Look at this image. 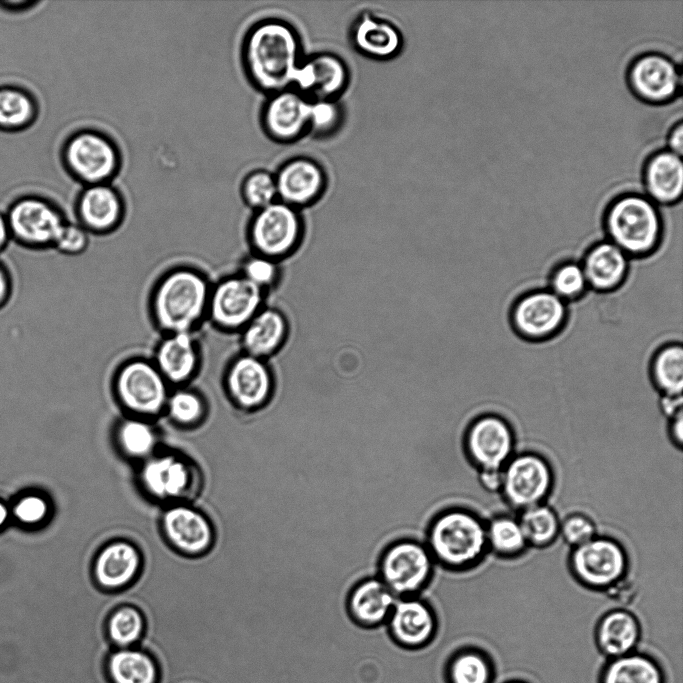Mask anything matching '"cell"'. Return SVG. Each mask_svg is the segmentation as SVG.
<instances>
[{"label": "cell", "mask_w": 683, "mask_h": 683, "mask_svg": "<svg viewBox=\"0 0 683 683\" xmlns=\"http://www.w3.org/2000/svg\"><path fill=\"white\" fill-rule=\"evenodd\" d=\"M241 58L251 84L268 95L292 87L294 73L303 60L297 30L279 18H265L246 32Z\"/></svg>", "instance_id": "cell-1"}, {"label": "cell", "mask_w": 683, "mask_h": 683, "mask_svg": "<svg viewBox=\"0 0 683 683\" xmlns=\"http://www.w3.org/2000/svg\"><path fill=\"white\" fill-rule=\"evenodd\" d=\"M211 285L191 267H175L157 281L150 307L153 320L165 334L190 332L207 317Z\"/></svg>", "instance_id": "cell-2"}, {"label": "cell", "mask_w": 683, "mask_h": 683, "mask_svg": "<svg viewBox=\"0 0 683 683\" xmlns=\"http://www.w3.org/2000/svg\"><path fill=\"white\" fill-rule=\"evenodd\" d=\"M424 543L435 564L443 569L470 570L481 563L488 551L486 522L467 508H446L428 523Z\"/></svg>", "instance_id": "cell-3"}, {"label": "cell", "mask_w": 683, "mask_h": 683, "mask_svg": "<svg viewBox=\"0 0 683 683\" xmlns=\"http://www.w3.org/2000/svg\"><path fill=\"white\" fill-rule=\"evenodd\" d=\"M608 240L630 259L652 255L660 246L663 221L656 204L638 193L623 194L604 217Z\"/></svg>", "instance_id": "cell-4"}, {"label": "cell", "mask_w": 683, "mask_h": 683, "mask_svg": "<svg viewBox=\"0 0 683 683\" xmlns=\"http://www.w3.org/2000/svg\"><path fill=\"white\" fill-rule=\"evenodd\" d=\"M435 562L424 542L410 537L390 542L380 553L377 577L398 598L417 596L429 585Z\"/></svg>", "instance_id": "cell-5"}, {"label": "cell", "mask_w": 683, "mask_h": 683, "mask_svg": "<svg viewBox=\"0 0 683 683\" xmlns=\"http://www.w3.org/2000/svg\"><path fill=\"white\" fill-rule=\"evenodd\" d=\"M62 159L69 174L84 186L111 183L122 164L116 142L93 128L80 129L69 136Z\"/></svg>", "instance_id": "cell-6"}, {"label": "cell", "mask_w": 683, "mask_h": 683, "mask_svg": "<svg viewBox=\"0 0 683 683\" xmlns=\"http://www.w3.org/2000/svg\"><path fill=\"white\" fill-rule=\"evenodd\" d=\"M171 389L152 359L131 358L113 377L117 401L133 416L148 418L163 413Z\"/></svg>", "instance_id": "cell-7"}, {"label": "cell", "mask_w": 683, "mask_h": 683, "mask_svg": "<svg viewBox=\"0 0 683 683\" xmlns=\"http://www.w3.org/2000/svg\"><path fill=\"white\" fill-rule=\"evenodd\" d=\"M300 210L276 200L254 211L248 224V241L253 253L280 262L293 255L304 237Z\"/></svg>", "instance_id": "cell-8"}, {"label": "cell", "mask_w": 683, "mask_h": 683, "mask_svg": "<svg viewBox=\"0 0 683 683\" xmlns=\"http://www.w3.org/2000/svg\"><path fill=\"white\" fill-rule=\"evenodd\" d=\"M568 568L580 585L592 591L604 592L628 576L629 556L618 540L597 534L571 549Z\"/></svg>", "instance_id": "cell-9"}, {"label": "cell", "mask_w": 683, "mask_h": 683, "mask_svg": "<svg viewBox=\"0 0 683 683\" xmlns=\"http://www.w3.org/2000/svg\"><path fill=\"white\" fill-rule=\"evenodd\" d=\"M502 472L500 494L507 505L518 512L545 503L555 484L551 464L536 452L514 454Z\"/></svg>", "instance_id": "cell-10"}, {"label": "cell", "mask_w": 683, "mask_h": 683, "mask_svg": "<svg viewBox=\"0 0 683 683\" xmlns=\"http://www.w3.org/2000/svg\"><path fill=\"white\" fill-rule=\"evenodd\" d=\"M265 295L239 273L227 276L211 287L207 317L218 329L240 332L264 307Z\"/></svg>", "instance_id": "cell-11"}, {"label": "cell", "mask_w": 683, "mask_h": 683, "mask_svg": "<svg viewBox=\"0 0 683 683\" xmlns=\"http://www.w3.org/2000/svg\"><path fill=\"white\" fill-rule=\"evenodd\" d=\"M515 445L511 424L494 413L473 419L463 436L465 456L477 470L502 469L515 454Z\"/></svg>", "instance_id": "cell-12"}, {"label": "cell", "mask_w": 683, "mask_h": 683, "mask_svg": "<svg viewBox=\"0 0 683 683\" xmlns=\"http://www.w3.org/2000/svg\"><path fill=\"white\" fill-rule=\"evenodd\" d=\"M568 317L567 303L548 288L529 291L513 304L510 321L515 332L539 342L557 335Z\"/></svg>", "instance_id": "cell-13"}, {"label": "cell", "mask_w": 683, "mask_h": 683, "mask_svg": "<svg viewBox=\"0 0 683 683\" xmlns=\"http://www.w3.org/2000/svg\"><path fill=\"white\" fill-rule=\"evenodd\" d=\"M224 387L236 407L248 412L257 411L273 397L274 375L267 360L241 352L226 368Z\"/></svg>", "instance_id": "cell-14"}, {"label": "cell", "mask_w": 683, "mask_h": 683, "mask_svg": "<svg viewBox=\"0 0 683 683\" xmlns=\"http://www.w3.org/2000/svg\"><path fill=\"white\" fill-rule=\"evenodd\" d=\"M6 218L11 238L30 249L53 247L66 222L56 206L36 197L16 201Z\"/></svg>", "instance_id": "cell-15"}, {"label": "cell", "mask_w": 683, "mask_h": 683, "mask_svg": "<svg viewBox=\"0 0 683 683\" xmlns=\"http://www.w3.org/2000/svg\"><path fill=\"white\" fill-rule=\"evenodd\" d=\"M310 101L292 87L268 95L260 114L266 135L275 142L289 144L307 134Z\"/></svg>", "instance_id": "cell-16"}, {"label": "cell", "mask_w": 683, "mask_h": 683, "mask_svg": "<svg viewBox=\"0 0 683 683\" xmlns=\"http://www.w3.org/2000/svg\"><path fill=\"white\" fill-rule=\"evenodd\" d=\"M350 71L346 62L332 52H317L303 58L292 88L310 99H337L347 89Z\"/></svg>", "instance_id": "cell-17"}, {"label": "cell", "mask_w": 683, "mask_h": 683, "mask_svg": "<svg viewBox=\"0 0 683 683\" xmlns=\"http://www.w3.org/2000/svg\"><path fill=\"white\" fill-rule=\"evenodd\" d=\"M277 198L298 210L316 203L327 187L322 165L307 156H295L283 162L274 173Z\"/></svg>", "instance_id": "cell-18"}, {"label": "cell", "mask_w": 683, "mask_h": 683, "mask_svg": "<svg viewBox=\"0 0 683 683\" xmlns=\"http://www.w3.org/2000/svg\"><path fill=\"white\" fill-rule=\"evenodd\" d=\"M628 82L636 96L648 103L660 104L677 95L681 88V75L668 56L648 52L632 62Z\"/></svg>", "instance_id": "cell-19"}, {"label": "cell", "mask_w": 683, "mask_h": 683, "mask_svg": "<svg viewBox=\"0 0 683 683\" xmlns=\"http://www.w3.org/2000/svg\"><path fill=\"white\" fill-rule=\"evenodd\" d=\"M125 210L121 193L111 183L84 186L75 203L79 224L94 234H106L117 229L124 219Z\"/></svg>", "instance_id": "cell-20"}, {"label": "cell", "mask_w": 683, "mask_h": 683, "mask_svg": "<svg viewBox=\"0 0 683 683\" xmlns=\"http://www.w3.org/2000/svg\"><path fill=\"white\" fill-rule=\"evenodd\" d=\"M395 642L408 648L425 645L437 629L434 609L418 596L398 598L387 620Z\"/></svg>", "instance_id": "cell-21"}, {"label": "cell", "mask_w": 683, "mask_h": 683, "mask_svg": "<svg viewBox=\"0 0 683 683\" xmlns=\"http://www.w3.org/2000/svg\"><path fill=\"white\" fill-rule=\"evenodd\" d=\"M172 387L185 386L200 365L199 345L194 333H169L157 344L152 359Z\"/></svg>", "instance_id": "cell-22"}, {"label": "cell", "mask_w": 683, "mask_h": 683, "mask_svg": "<svg viewBox=\"0 0 683 683\" xmlns=\"http://www.w3.org/2000/svg\"><path fill=\"white\" fill-rule=\"evenodd\" d=\"M349 35L358 53L379 61L398 56L404 43L402 33L395 24L371 12H362L355 18Z\"/></svg>", "instance_id": "cell-23"}, {"label": "cell", "mask_w": 683, "mask_h": 683, "mask_svg": "<svg viewBox=\"0 0 683 683\" xmlns=\"http://www.w3.org/2000/svg\"><path fill=\"white\" fill-rule=\"evenodd\" d=\"M397 598L377 576H368L349 590L345 608L350 619L365 628L387 622Z\"/></svg>", "instance_id": "cell-24"}, {"label": "cell", "mask_w": 683, "mask_h": 683, "mask_svg": "<svg viewBox=\"0 0 683 683\" xmlns=\"http://www.w3.org/2000/svg\"><path fill=\"white\" fill-rule=\"evenodd\" d=\"M630 258L608 239L595 243L580 262L588 287L598 293H610L627 279Z\"/></svg>", "instance_id": "cell-25"}, {"label": "cell", "mask_w": 683, "mask_h": 683, "mask_svg": "<svg viewBox=\"0 0 683 683\" xmlns=\"http://www.w3.org/2000/svg\"><path fill=\"white\" fill-rule=\"evenodd\" d=\"M239 334L242 352L268 360L286 343L289 323L282 311L264 306L241 329Z\"/></svg>", "instance_id": "cell-26"}, {"label": "cell", "mask_w": 683, "mask_h": 683, "mask_svg": "<svg viewBox=\"0 0 683 683\" xmlns=\"http://www.w3.org/2000/svg\"><path fill=\"white\" fill-rule=\"evenodd\" d=\"M162 526L170 543L186 554L203 553L213 539L208 520L187 506L169 508L163 515Z\"/></svg>", "instance_id": "cell-27"}, {"label": "cell", "mask_w": 683, "mask_h": 683, "mask_svg": "<svg viewBox=\"0 0 683 683\" xmlns=\"http://www.w3.org/2000/svg\"><path fill=\"white\" fill-rule=\"evenodd\" d=\"M640 637V622L626 608H614L605 612L594 630L597 649L610 659L633 652Z\"/></svg>", "instance_id": "cell-28"}, {"label": "cell", "mask_w": 683, "mask_h": 683, "mask_svg": "<svg viewBox=\"0 0 683 683\" xmlns=\"http://www.w3.org/2000/svg\"><path fill=\"white\" fill-rule=\"evenodd\" d=\"M645 189L655 204L671 205L683 193V163L681 156L662 150L646 162L643 172Z\"/></svg>", "instance_id": "cell-29"}, {"label": "cell", "mask_w": 683, "mask_h": 683, "mask_svg": "<svg viewBox=\"0 0 683 683\" xmlns=\"http://www.w3.org/2000/svg\"><path fill=\"white\" fill-rule=\"evenodd\" d=\"M141 478L146 490L154 497L176 499L189 488L191 471L183 460L163 455L152 457L145 463Z\"/></svg>", "instance_id": "cell-30"}, {"label": "cell", "mask_w": 683, "mask_h": 683, "mask_svg": "<svg viewBox=\"0 0 683 683\" xmlns=\"http://www.w3.org/2000/svg\"><path fill=\"white\" fill-rule=\"evenodd\" d=\"M140 555L137 549L127 542H114L104 547L98 554L94 574L99 585L113 589L128 584L137 574Z\"/></svg>", "instance_id": "cell-31"}, {"label": "cell", "mask_w": 683, "mask_h": 683, "mask_svg": "<svg viewBox=\"0 0 683 683\" xmlns=\"http://www.w3.org/2000/svg\"><path fill=\"white\" fill-rule=\"evenodd\" d=\"M599 683H665L660 665L638 652L609 659L603 666Z\"/></svg>", "instance_id": "cell-32"}, {"label": "cell", "mask_w": 683, "mask_h": 683, "mask_svg": "<svg viewBox=\"0 0 683 683\" xmlns=\"http://www.w3.org/2000/svg\"><path fill=\"white\" fill-rule=\"evenodd\" d=\"M113 683H157L158 668L153 658L135 648L114 651L107 662Z\"/></svg>", "instance_id": "cell-33"}, {"label": "cell", "mask_w": 683, "mask_h": 683, "mask_svg": "<svg viewBox=\"0 0 683 683\" xmlns=\"http://www.w3.org/2000/svg\"><path fill=\"white\" fill-rule=\"evenodd\" d=\"M650 375L660 395L682 396V345L680 343H668L662 346L651 360Z\"/></svg>", "instance_id": "cell-34"}, {"label": "cell", "mask_w": 683, "mask_h": 683, "mask_svg": "<svg viewBox=\"0 0 683 683\" xmlns=\"http://www.w3.org/2000/svg\"><path fill=\"white\" fill-rule=\"evenodd\" d=\"M488 551L502 559H515L528 549L518 518L499 514L486 522Z\"/></svg>", "instance_id": "cell-35"}, {"label": "cell", "mask_w": 683, "mask_h": 683, "mask_svg": "<svg viewBox=\"0 0 683 683\" xmlns=\"http://www.w3.org/2000/svg\"><path fill=\"white\" fill-rule=\"evenodd\" d=\"M517 518L529 547L547 548L559 537L561 519L546 503L520 511Z\"/></svg>", "instance_id": "cell-36"}, {"label": "cell", "mask_w": 683, "mask_h": 683, "mask_svg": "<svg viewBox=\"0 0 683 683\" xmlns=\"http://www.w3.org/2000/svg\"><path fill=\"white\" fill-rule=\"evenodd\" d=\"M450 683H492L494 671L490 658L480 650L457 653L448 668Z\"/></svg>", "instance_id": "cell-37"}, {"label": "cell", "mask_w": 683, "mask_h": 683, "mask_svg": "<svg viewBox=\"0 0 683 683\" xmlns=\"http://www.w3.org/2000/svg\"><path fill=\"white\" fill-rule=\"evenodd\" d=\"M117 440L127 455L142 458L155 447L156 433L146 418L131 415L119 423Z\"/></svg>", "instance_id": "cell-38"}, {"label": "cell", "mask_w": 683, "mask_h": 683, "mask_svg": "<svg viewBox=\"0 0 683 683\" xmlns=\"http://www.w3.org/2000/svg\"><path fill=\"white\" fill-rule=\"evenodd\" d=\"M205 411V400L197 390L178 386L171 389L164 412L175 423L189 426L198 423Z\"/></svg>", "instance_id": "cell-39"}, {"label": "cell", "mask_w": 683, "mask_h": 683, "mask_svg": "<svg viewBox=\"0 0 683 683\" xmlns=\"http://www.w3.org/2000/svg\"><path fill=\"white\" fill-rule=\"evenodd\" d=\"M36 113L31 97L17 88L0 89V127L7 129L22 128Z\"/></svg>", "instance_id": "cell-40"}, {"label": "cell", "mask_w": 683, "mask_h": 683, "mask_svg": "<svg viewBox=\"0 0 683 683\" xmlns=\"http://www.w3.org/2000/svg\"><path fill=\"white\" fill-rule=\"evenodd\" d=\"M548 289L566 303L578 300L589 289L581 263L565 261L557 265L550 274Z\"/></svg>", "instance_id": "cell-41"}, {"label": "cell", "mask_w": 683, "mask_h": 683, "mask_svg": "<svg viewBox=\"0 0 683 683\" xmlns=\"http://www.w3.org/2000/svg\"><path fill=\"white\" fill-rule=\"evenodd\" d=\"M144 618L134 607L124 606L115 610L107 624L111 641L120 648H128L140 640L144 632Z\"/></svg>", "instance_id": "cell-42"}, {"label": "cell", "mask_w": 683, "mask_h": 683, "mask_svg": "<svg viewBox=\"0 0 683 683\" xmlns=\"http://www.w3.org/2000/svg\"><path fill=\"white\" fill-rule=\"evenodd\" d=\"M344 122V110L337 99H311L308 133L325 138L338 132Z\"/></svg>", "instance_id": "cell-43"}, {"label": "cell", "mask_w": 683, "mask_h": 683, "mask_svg": "<svg viewBox=\"0 0 683 683\" xmlns=\"http://www.w3.org/2000/svg\"><path fill=\"white\" fill-rule=\"evenodd\" d=\"M240 192L244 203L253 211L278 200L275 176L265 169L249 172L241 183Z\"/></svg>", "instance_id": "cell-44"}, {"label": "cell", "mask_w": 683, "mask_h": 683, "mask_svg": "<svg viewBox=\"0 0 683 683\" xmlns=\"http://www.w3.org/2000/svg\"><path fill=\"white\" fill-rule=\"evenodd\" d=\"M279 263L269 257L252 252L242 261L238 273L266 293L280 279Z\"/></svg>", "instance_id": "cell-45"}, {"label": "cell", "mask_w": 683, "mask_h": 683, "mask_svg": "<svg viewBox=\"0 0 683 683\" xmlns=\"http://www.w3.org/2000/svg\"><path fill=\"white\" fill-rule=\"evenodd\" d=\"M597 535L592 518L580 512H573L560 520L559 537L571 549L586 543Z\"/></svg>", "instance_id": "cell-46"}, {"label": "cell", "mask_w": 683, "mask_h": 683, "mask_svg": "<svg viewBox=\"0 0 683 683\" xmlns=\"http://www.w3.org/2000/svg\"><path fill=\"white\" fill-rule=\"evenodd\" d=\"M89 232L79 223L65 222L53 247L66 255H78L89 245Z\"/></svg>", "instance_id": "cell-47"}, {"label": "cell", "mask_w": 683, "mask_h": 683, "mask_svg": "<svg viewBox=\"0 0 683 683\" xmlns=\"http://www.w3.org/2000/svg\"><path fill=\"white\" fill-rule=\"evenodd\" d=\"M47 512V505L39 497H27L17 505L15 513L22 521L34 523L42 520Z\"/></svg>", "instance_id": "cell-48"}, {"label": "cell", "mask_w": 683, "mask_h": 683, "mask_svg": "<svg viewBox=\"0 0 683 683\" xmlns=\"http://www.w3.org/2000/svg\"><path fill=\"white\" fill-rule=\"evenodd\" d=\"M608 598L622 605H629L637 595L635 583L629 576L621 579L604 591Z\"/></svg>", "instance_id": "cell-49"}, {"label": "cell", "mask_w": 683, "mask_h": 683, "mask_svg": "<svg viewBox=\"0 0 683 683\" xmlns=\"http://www.w3.org/2000/svg\"><path fill=\"white\" fill-rule=\"evenodd\" d=\"M478 483L489 493H500L503 485L502 469L478 470Z\"/></svg>", "instance_id": "cell-50"}, {"label": "cell", "mask_w": 683, "mask_h": 683, "mask_svg": "<svg viewBox=\"0 0 683 683\" xmlns=\"http://www.w3.org/2000/svg\"><path fill=\"white\" fill-rule=\"evenodd\" d=\"M668 435L674 446L681 450L683 446V414L682 411L669 419Z\"/></svg>", "instance_id": "cell-51"}, {"label": "cell", "mask_w": 683, "mask_h": 683, "mask_svg": "<svg viewBox=\"0 0 683 683\" xmlns=\"http://www.w3.org/2000/svg\"><path fill=\"white\" fill-rule=\"evenodd\" d=\"M659 408L668 419L682 411V396L660 395Z\"/></svg>", "instance_id": "cell-52"}, {"label": "cell", "mask_w": 683, "mask_h": 683, "mask_svg": "<svg viewBox=\"0 0 683 683\" xmlns=\"http://www.w3.org/2000/svg\"><path fill=\"white\" fill-rule=\"evenodd\" d=\"M12 294V279L7 267L0 261V309L7 304Z\"/></svg>", "instance_id": "cell-53"}, {"label": "cell", "mask_w": 683, "mask_h": 683, "mask_svg": "<svg viewBox=\"0 0 683 683\" xmlns=\"http://www.w3.org/2000/svg\"><path fill=\"white\" fill-rule=\"evenodd\" d=\"M667 145L669 151L681 156L683 153V126L679 121L669 132L667 136Z\"/></svg>", "instance_id": "cell-54"}, {"label": "cell", "mask_w": 683, "mask_h": 683, "mask_svg": "<svg viewBox=\"0 0 683 683\" xmlns=\"http://www.w3.org/2000/svg\"><path fill=\"white\" fill-rule=\"evenodd\" d=\"M10 239L11 233L7 218L0 213V253L6 248Z\"/></svg>", "instance_id": "cell-55"}, {"label": "cell", "mask_w": 683, "mask_h": 683, "mask_svg": "<svg viewBox=\"0 0 683 683\" xmlns=\"http://www.w3.org/2000/svg\"><path fill=\"white\" fill-rule=\"evenodd\" d=\"M4 516H5V511L2 508V506L0 505V523L2 522Z\"/></svg>", "instance_id": "cell-56"}, {"label": "cell", "mask_w": 683, "mask_h": 683, "mask_svg": "<svg viewBox=\"0 0 683 683\" xmlns=\"http://www.w3.org/2000/svg\"><path fill=\"white\" fill-rule=\"evenodd\" d=\"M506 683H527V682L520 681V680H515V681H508V682H506Z\"/></svg>", "instance_id": "cell-57"}]
</instances>
